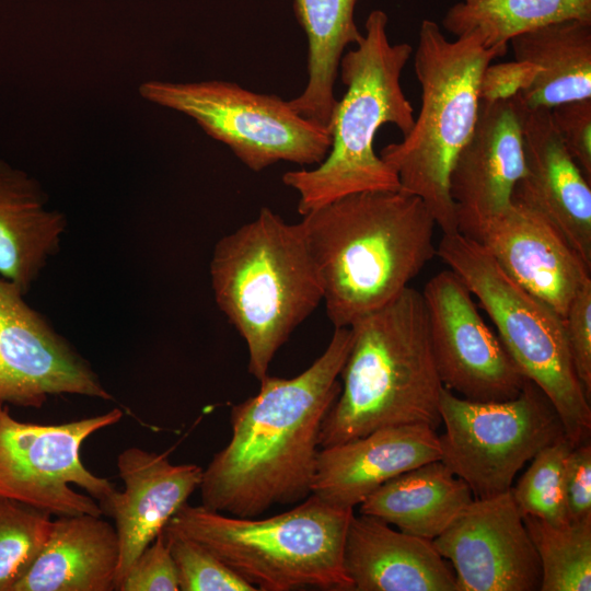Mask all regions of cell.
<instances>
[{"label": "cell", "instance_id": "21", "mask_svg": "<svg viewBox=\"0 0 591 591\" xmlns=\"http://www.w3.org/2000/svg\"><path fill=\"white\" fill-rule=\"evenodd\" d=\"M118 564L115 526L102 515H59L12 591H112Z\"/></svg>", "mask_w": 591, "mask_h": 591}, {"label": "cell", "instance_id": "9", "mask_svg": "<svg viewBox=\"0 0 591 591\" xmlns=\"http://www.w3.org/2000/svg\"><path fill=\"white\" fill-rule=\"evenodd\" d=\"M139 92L149 102L195 119L254 172L281 161L317 165L331 148L328 129L299 115L288 101L234 82L149 81Z\"/></svg>", "mask_w": 591, "mask_h": 591}, {"label": "cell", "instance_id": "30", "mask_svg": "<svg viewBox=\"0 0 591 591\" xmlns=\"http://www.w3.org/2000/svg\"><path fill=\"white\" fill-rule=\"evenodd\" d=\"M166 545L174 559L181 591H255L201 544L163 529Z\"/></svg>", "mask_w": 591, "mask_h": 591}, {"label": "cell", "instance_id": "27", "mask_svg": "<svg viewBox=\"0 0 591 591\" xmlns=\"http://www.w3.org/2000/svg\"><path fill=\"white\" fill-rule=\"evenodd\" d=\"M523 522L536 549L541 591L591 590V518L553 524L526 515Z\"/></svg>", "mask_w": 591, "mask_h": 591}, {"label": "cell", "instance_id": "1", "mask_svg": "<svg viewBox=\"0 0 591 591\" xmlns=\"http://www.w3.org/2000/svg\"><path fill=\"white\" fill-rule=\"evenodd\" d=\"M350 327H334L324 352L293 378L267 374L259 391L231 409V438L202 471L201 505L258 517L312 494L321 425L338 397Z\"/></svg>", "mask_w": 591, "mask_h": 591}, {"label": "cell", "instance_id": "22", "mask_svg": "<svg viewBox=\"0 0 591 591\" xmlns=\"http://www.w3.org/2000/svg\"><path fill=\"white\" fill-rule=\"evenodd\" d=\"M40 184L0 159V276L25 294L61 245L66 216L47 209Z\"/></svg>", "mask_w": 591, "mask_h": 591}, {"label": "cell", "instance_id": "33", "mask_svg": "<svg viewBox=\"0 0 591 591\" xmlns=\"http://www.w3.org/2000/svg\"><path fill=\"white\" fill-rule=\"evenodd\" d=\"M551 115L569 154L591 182V99L559 104Z\"/></svg>", "mask_w": 591, "mask_h": 591}, {"label": "cell", "instance_id": "26", "mask_svg": "<svg viewBox=\"0 0 591 591\" xmlns=\"http://www.w3.org/2000/svg\"><path fill=\"white\" fill-rule=\"evenodd\" d=\"M568 19L591 21V0H461L442 26L456 37L477 32L486 48L507 53L513 37Z\"/></svg>", "mask_w": 591, "mask_h": 591}, {"label": "cell", "instance_id": "3", "mask_svg": "<svg viewBox=\"0 0 591 591\" xmlns=\"http://www.w3.org/2000/svg\"><path fill=\"white\" fill-rule=\"evenodd\" d=\"M338 397L324 417L320 448L380 428L441 424L444 387L433 359L421 292L406 288L397 298L351 326Z\"/></svg>", "mask_w": 591, "mask_h": 591}, {"label": "cell", "instance_id": "31", "mask_svg": "<svg viewBox=\"0 0 591 591\" xmlns=\"http://www.w3.org/2000/svg\"><path fill=\"white\" fill-rule=\"evenodd\" d=\"M116 590H179L175 563L162 532L137 556Z\"/></svg>", "mask_w": 591, "mask_h": 591}, {"label": "cell", "instance_id": "35", "mask_svg": "<svg viewBox=\"0 0 591 591\" xmlns=\"http://www.w3.org/2000/svg\"><path fill=\"white\" fill-rule=\"evenodd\" d=\"M537 68L533 65L513 60L488 65L479 82V101L494 102L515 96L533 82Z\"/></svg>", "mask_w": 591, "mask_h": 591}, {"label": "cell", "instance_id": "28", "mask_svg": "<svg viewBox=\"0 0 591 591\" xmlns=\"http://www.w3.org/2000/svg\"><path fill=\"white\" fill-rule=\"evenodd\" d=\"M50 513L0 495V591H12L42 551Z\"/></svg>", "mask_w": 591, "mask_h": 591}, {"label": "cell", "instance_id": "25", "mask_svg": "<svg viewBox=\"0 0 591 591\" xmlns=\"http://www.w3.org/2000/svg\"><path fill=\"white\" fill-rule=\"evenodd\" d=\"M358 0H294V14L308 38V83L288 101L301 116L328 129L337 99L334 85L344 50L362 37L355 19Z\"/></svg>", "mask_w": 591, "mask_h": 591}, {"label": "cell", "instance_id": "2", "mask_svg": "<svg viewBox=\"0 0 591 591\" xmlns=\"http://www.w3.org/2000/svg\"><path fill=\"white\" fill-rule=\"evenodd\" d=\"M334 327H349L397 298L436 256V222L401 190L351 194L302 216Z\"/></svg>", "mask_w": 591, "mask_h": 591}, {"label": "cell", "instance_id": "16", "mask_svg": "<svg viewBox=\"0 0 591 591\" xmlns=\"http://www.w3.org/2000/svg\"><path fill=\"white\" fill-rule=\"evenodd\" d=\"M522 138L525 173L511 201L545 218L591 268V182L566 149L549 108L523 106Z\"/></svg>", "mask_w": 591, "mask_h": 591}, {"label": "cell", "instance_id": "4", "mask_svg": "<svg viewBox=\"0 0 591 591\" xmlns=\"http://www.w3.org/2000/svg\"><path fill=\"white\" fill-rule=\"evenodd\" d=\"M209 268L215 301L245 340L248 372L260 381L324 297L302 224L263 207L215 244Z\"/></svg>", "mask_w": 591, "mask_h": 591}, {"label": "cell", "instance_id": "34", "mask_svg": "<svg viewBox=\"0 0 591 591\" xmlns=\"http://www.w3.org/2000/svg\"><path fill=\"white\" fill-rule=\"evenodd\" d=\"M564 496L569 521L591 518V445H573L565 461Z\"/></svg>", "mask_w": 591, "mask_h": 591}, {"label": "cell", "instance_id": "14", "mask_svg": "<svg viewBox=\"0 0 591 591\" xmlns=\"http://www.w3.org/2000/svg\"><path fill=\"white\" fill-rule=\"evenodd\" d=\"M456 591H536L542 570L511 490L474 498L434 540Z\"/></svg>", "mask_w": 591, "mask_h": 591}, {"label": "cell", "instance_id": "29", "mask_svg": "<svg viewBox=\"0 0 591 591\" xmlns=\"http://www.w3.org/2000/svg\"><path fill=\"white\" fill-rule=\"evenodd\" d=\"M573 444L563 436L543 448L519 478L511 495L523 517L532 515L553 524L569 522L564 496L565 461Z\"/></svg>", "mask_w": 591, "mask_h": 591}, {"label": "cell", "instance_id": "18", "mask_svg": "<svg viewBox=\"0 0 591 591\" xmlns=\"http://www.w3.org/2000/svg\"><path fill=\"white\" fill-rule=\"evenodd\" d=\"M440 456L437 431L428 425L380 428L321 448L312 494L334 506L354 508L387 480Z\"/></svg>", "mask_w": 591, "mask_h": 591}, {"label": "cell", "instance_id": "11", "mask_svg": "<svg viewBox=\"0 0 591 591\" xmlns=\"http://www.w3.org/2000/svg\"><path fill=\"white\" fill-rule=\"evenodd\" d=\"M119 408L57 425L15 419L0 403V495L50 514L104 515L116 493L112 482L80 459L83 442L117 424Z\"/></svg>", "mask_w": 591, "mask_h": 591}, {"label": "cell", "instance_id": "12", "mask_svg": "<svg viewBox=\"0 0 591 591\" xmlns=\"http://www.w3.org/2000/svg\"><path fill=\"white\" fill-rule=\"evenodd\" d=\"M431 350L443 386L474 402L514 398L528 379L482 317L473 294L451 269L421 292Z\"/></svg>", "mask_w": 591, "mask_h": 591}, {"label": "cell", "instance_id": "7", "mask_svg": "<svg viewBox=\"0 0 591 591\" xmlns=\"http://www.w3.org/2000/svg\"><path fill=\"white\" fill-rule=\"evenodd\" d=\"M352 514L354 508L313 494L269 518L236 517L186 502L164 529L201 544L257 590L350 591L344 545Z\"/></svg>", "mask_w": 591, "mask_h": 591}, {"label": "cell", "instance_id": "20", "mask_svg": "<svg viewBox=\"0 0 591 591\" xmlns=\"http://www.w3.org/2000/svg\"><path fill=\"white\" fill-rule=\"evenodd\" d=\"M344 569L354 591H456L454 570L432 541L362 513L349 522Z\"/></svg>", "mask_w": 591, "mask_h": 591}, {"label": "cell", "instance_id": "8", "mask_svg": "<svg viewBox=\"0 0 591 591\" xmlns=\"http://www.w3.org/2000/svg\"><path fill=\"white\" fill-rule=\"evenodd\" d=\"M437 256L478 300L523 373L546 395L573 445L591 430L590 398L573 367L563 317L515 282L477 241L443 234Z\"/></svg>", "mask_w": 591, "mask_h": 591}, {"label": "cell", "instance_id": "32", "mask_svg": "<svg viewBox=\"0 0 591 591\" xmlns=\"http://www.w3.org/2000/svg\"><path fill=\"white\" fill-rule=\"evenodd\" d=\"M577 376L591 396V279L575 294L563 317Z\"/></svg>", "mask_w": 591, "mask_h": 591}, {"label": "cell", "instance_id": "10", "mask_svg": "<svg viewBox=\"0 0 591 591\" xmlns=\"http://www.w3.org/2000/svg\"><path fill=\"white\" fill-rule=\"evenodd\" d=\"M439 413L440 460L478 499L510 489L526 462L566 436L554 406L530 380L501 402H474L443 387Z\"/></svg>", "mask_w": 591, "mask_h": 591}, {"label": "cell", "instance_id": "23", "mask_svg": "<svg viewBox=\"0 0 591 591\" xmlns=\"http://www.w3.org/2000/svg\"><path fill=\"white\" fill-rule=\"evenodd\" d=\"M515 60L537 68L531 85L518 94L528 109L591 99V21L568 19L513 37Z\"/></svg>", "mask_w": 591, "mask_h": 591}, {"label": "cell", "instance_id": "19", "mask_svg": "<svg viewBox=\"0 0 591 591\" xmlns=\"http://www.w3.org/2000/svg\"><path fill=\"white\" fill-rule=\"evenodd\" d=\"M124 489L114 494L106 515L115 521L119 564L115 590L137 556L199 487L204 468L173 464L164 453L129 447L117 456Z\"/></svg>", "mask_w": 591, "mask_h": 591}, {"label": "cell", "instance_id": "15", "mask_svg": "<svg viewBox=\"0 0 591 591\" xmlns=\"http://www.w3.org/2000/svg\"><path fill=\"white\" fill-rule=\"evenodd\" d=\"M523 106L518 94L479 101L474 130L452 166L449 185L457 232L475 239L484 224L511 205L525 173Z\"/></svg>", "mask_w": 591, "mask_h": 591}, {"label": "cell", "instance_id": "6", "mask_svg": "<svg viewBox=\"0 0 591 591\" xmlns=\"http://www.w3.org/2000/svg\"><path fill=\"white\" fill-rule=\"evenodd\" d=\"M503 55L486 48L477 32L449 40L432 20L419 26L414 68L420 112L403 140L385 146L380 157L397 175L399 190L420 198L443 234L457 232L449 178L477 120L482 74Z\"/></svg>", "mask_w": 591, "mask_h": 591}, {"label": "cell", "instance_id": "24", "mask_svg": "<svg viewBox=\"0 0 591 591\" xmlns=\"http://www.w3.org/2000/svg\"><path fill=\"white\" fill-rule=\"evenodd\" d=\"M473 499L468 485L441 460H434L378 487L359 505V512L432 541Z\"/></svg>", "mask_w": 591, "mask_h": 591}, {"label": "cell", "instance_id": "17", "mask_svg": "<svg viewBox=\"0 0 591 591\" xmlns=\"http://www.w3.org/2000/svg\"><path fill=\"white\" fill-rule=\"evenodd\" d=\"M521 287L561 317L589 268L559 232L536 211L517 204L487 221L475 239Z\"/></svg>", "mask_w": 591, "mask_h": 591}, {"label": "cell", "instance_id": "5", "mask_svg": "<svg viewBox=\"0 0 591 591\" xmlns=\"http://www.w3.org/2000/svg\"><path fill=\"white\" fill-rule=\"evenodd\" d=\"M387 22L384 11H371L356 48L340 59L346 92L328 126L332 142L325 159L312 170L282 175L283 184L299 194L301 216L351 194L399 190L397 175L373 144L385 124L397 127L403 137L414 125V108L401 84L413 48L390 43Z\"/></svg>", "mask_w": 591, "mask_h": 591}, {"label": "cell", "instance_id": "13", "mask_svg": "<svg viewBox=\"0 0 591 591\" xmlns=\"http://www.w3.org/2000/svg\"><path fill=\"white\" fill-rule=\"evenodd\" d=\"M0 277V403L40 407L49 396L112 399L91 364Z\"/></svg>", "mask_w": 591, "mask_h": 591}]
</instances>
